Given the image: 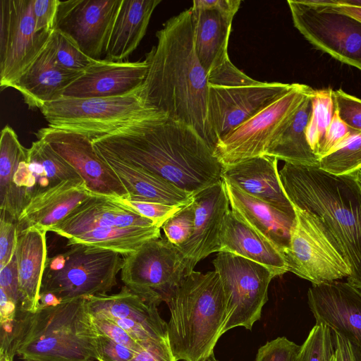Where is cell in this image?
<instances>
[{
  "mask_svg": "<svg viewBox=\"0 0 361 361\" xmlns=\"http://www.w3.org/2000/svg\"><path fill=\"white\" fill-rule=\"evenodd\" d=\"M94 147L194 195L222 179L214 148L192 126L164 116L92 139Z\"/></svg>",
  "mask_w": 361,
  "mask_h": 361,
  "instance_id": "cell-1",
  "label": "cell"
},
{
  "mask_svg": "<svg viewBox=\"0 0 361 361\" xmlns=\"http://www.w3.org/2000/svg\"><path fill=\"white\" fill-rule=\"evenodd\" d=\"M156 37L157 44L145 57V103L169 119L193 127L214 149L207 120L208 73L195 52L191 8L169 18Z\"/></svg>",
  "mask_w": 361,
  "mask_h": 361,
  "instance_id": "cell-2",
  "label": "cell"
},
{
  "mask_svg": "<svg viewBox=\"0 0 361 361\" xmlns=\"http://www.w3.org/2000/svg\"><path fill=\"white\" fill-rule=\"evenodd\" d=\"M358 173L334 174L319 167L285 163L282 187L293 206L317 215L350 267L347 282L361 290V183Z\"/></svg>",
  "mask_w": 361,
  "mask_h": 361,
  "instance_id": "cell-3",
  "label": "cell"
},
{
  "mask_svg": "<svg viewBox=\"0 0 361 361\" xmlns=\"http://www.w3.org/2000/svg\"><path fill=\"white\" fill-rule=\"evenodd\" d=\"M98 334L85 298L39 307L35 312L18 309L11 335L0 342V354L23 360H97Z\"/></svg>",
  "mask_w": 361,
  "mask_h": 361,
  "instance_id": "cell-4",
  "label": "cell"
},
{
  "mask_svg": "<svg viewBox=\"0 0 361 361\" xmlns=\"http://www.w3.org/2000/svg\"><path fill=\"white\" fill-rule=\"evenodd\" d=\"M170 311L167 336L178 360L199 361L214 353L227 321L226 300L219 274L192 271L165 302Z\"/></svg>",
  "mask_w": 361,
  "mask_h": 361,
  "instance_id": "cell-5",
  "label": "cell"
},
{
  "mask_svg": "<svg viewBox=\"0 0 361 361\" xmlns=\"http://www.w3.org/2000/svg\"><path fill=\"white\" fill-rule=\"evenodd\" d=\"M293 84L254 80L238 69L229 56L214 67L207 79V120L214 147L221 138L289 91Z\"/></svg>",
  "mask_w": 361,
  "mask_h": 361,
  "instance_id": "cell-6",
  "label": "cell"
},
{
  "mask_svg": "<svg viewBox=\"0 0 361 361\" xmlns=\"http://www.w3.org/2000/svg\"><path fill=\"white\" fill-rule=\"evenodd\" d=\"M68 247L47 257L40 293H53L62 302L111 291L122 267L121 255L82 244Z\"/></svg>",
  "mask_w": 361,
  "mask_h": 361,
  "instance_id": "cell-7",
  "label": "cell"
},
{
  "mask_svg": "<svg viewBox=\"0 0 361 361\" xmlns=\"http://www.w3.org/2000/svg\"><path fill=\"white\" fill-rule=\"evenodd\" d=\"M40 111L49 126L88 135L94 139L142 119L165 115L148 106L142 86L116 97H61L45 104Z\"/></svg>",
  "mask_w": 361,
  "mask_h": 361,
  "instance_id": "cell-8",
  "label": "cell"
},
{
  "mask_svg": "<svg viewBox=\"0 0 361 361\" xmlns=\"http://www.w3.org/2000/svg\"><path fill=\"white\" fill-rule=\"evenodd\" d=\"M314 91L307 85L293 83L289 91L219 140L214 152L223 166L267 155L272 143Z\"/></svg>",
  "mask_w": 361,
  "mask_h": 361,
  "instance_id": "cell-9",
  "label": "cell"
},
{
  "mask_svg": "<svg viewBox=\"0 0 361 361\" xmlns=\"http://www.w3.org/2000/svg\"><path fill=\"white\" fill-rule=\"evenodd\" d=\"M295 219L289 247L283 252L288 271L312 285L350 275L348 262L334 237L314 214L293 206Z\"/></svg>",
  "mask_w": 361,
  "mask_h": 361,
  "instance_id": "cell-10",
  "label": "cell"
},
{
  "mask_svg": "<svg viewBox=\"0 0 361 361\" xmlns=\"http://www.w3.org/2000/svg\"><path fill=\"white\" fill-rule=\"evenodd\" d=\"M219 274L227 306L223 334L243 326L252 330L268 300V288L275 278L264 266L228 252H217L213 260Z\"/></svg>",
  "mask_w": 361,
  "mask_h": 361,
  "instance_id": "cell-11",
  "label": "cell"
},
{
  "mask_svg": "<svg viewBox=\"0 0 361 361\" xmlns=\"http://www.w3.org/2000/svg\"><path fill=\"white\" fill-rule=\"evenodd\" d=\"M53 32H37L32 0H0V86L14 87Z\"/></svg>",
  "mask_w": 361,
  "mask_h": 361,
  "instance_id": "cell-12",
  "label": "cell"
},
{
  "mask_svg": "<svg viewBox=\"0 0 361 361\" xmlns=\"http://www.w3.org/2000/svg\"><path fill=\"white\" fill-rule=\"evenodd\" d=\"M185 276L177 246L162 236L124 256L121 269L124 286L158 305L166 302Z\"/></svg>",
  "mask_w": 361,
  "mask_h": 361,
  "instance_id": "cell-13",
  "label": "cell"
},
{
  "mask_svg": "<svg viewBox=\"0 0 361 361\" xmlns=\"http://www.w3.org/2000/svg\"><path fill=\"white\" fill-rule=\"evenodd\" d=\"M293 24L314 47L361 71V22L326 7L287 1Z\"/></svg>",
  "mask_w": 361,
  "mask_h": 361,
  "instance_id": "cell-14",
  "label": "cell"
},
{
  "mask_svg": "<svg viewBox=\"0 0 361 361\" xmlns=\"http://www.w3.org/2000/svg\"><path fill=\"white\" fill-rule=\"evenodd\" d=\"M36 137L66 160L92 193L123 199L128 197L120 179L97 152L88 135L48 126L39 129Z\"/></svg>",
  "mask_w": 361,
  "mask_h": 361,
  "instance_id": "cell-15",
  "label": "cell"
},
{
  "mask_svg": "<svg viewBox=\"0 0 361 361\" xmlns=\"http://www.w3.org/2000/svg\"><path fill=\"white\" fill-rule=\"evenodd\" d=\"M122 0H68L60 2L56 29L73 38L93 59L105 54Z\"/></svg>",
  "mask_w": 361,
  "mask_h": 361,
  "instance_id": "cell-16",
  "label": "cell"
},
{
  "mask_svg": "<svg viewBox=\"0 0 361 361\" xmlns=\"http://www.w3.org/2000/svg\"><path fill=\"white\" fill-rule=\"evenodd\" d=\"M192 204L195 213L192 233L186 243L177 246L185 276L194 271L200 260L220 252L222 228L231 209L223 179L195 194Z\"/></svg>",
  "mask_w": 361,
  "mask_h": 361,
  "instance_id": "cell-17",
  "label": "cell"
},
{
  "mask_svg": "<svg viewBox=\"0 0 361 361\" xmlns=\"http://www.w3.org/2000/svg\"><path fill=\"white\" fill-rule=\"evenodd\" d=\"M90 314L104 317L126 331L137 341L168 340L167 323L158 305L146 300L123 286L120 292L85 298Z\"/></svg>",
  "mask_w": 361,
  "mask_h": 361,
  "instance_id": "cell-18",
  "label": "cell"
},
{
  "mask_svg": "<svg viewBox=\"0 0 361 361\" xmlns=\"http://www.w3.org/2000/svg\"><path fill=\"white\" fill-rule=\"evenodd\" d=\"M307 302L316 324H324L361 351V290L338 281L312 285Z\"/></svg>",
  "mask_w": 361,
  "mask_h": 361,
  "instance_id": "cell-19",
  "label": "cell"
},
{
  "mask_svg": "<svg viewBox=\"0 0 361 361\" xmlns=\"http://www.w3.org/2000/svg\"><path fill=\"white\" fill-rule=\"evenodd\" d=\"M148 71L145 59L138 61L95 60L64 90L62 97H109L138 90Z\"/></svg>",
  "mask_w": 361,
  "mask_h": 361,
  "instance_id": "cell-20",
  "label": "cell"
},
{
  "mask_svg": "<svg viewBox=\"0 0 361 361\" xmlns=\"http://www.w3.org/2000/svg\"><path fill=\"white\" fill-rule=\"evenodd\" d=\"M82 180L77 171L45 142L37 140L27 149L14 176L21 211L38 194L63 181Z\"/></svg>",
  "mask_w": 361,
  "mask_h": 361,
  "instance_id": "cell-21",
  "label": "cell"
},
{
  "mask_svg": "<svg viewBox=\"0 0 361 361\" xmlns=\"http://www.w3.org/2000/svg\"><path fill=\"white\" fill-rule=\"evenodd\" d=\"M153 226L152 221L122 203L118 197L93 194L50 231L68 240L97 228Z\"/></svg>",
  "mask_w": 361,
  "mask_h": 361,
  "instance_id": "cell-22",
  "label": "cell"
},
{
  "mask_svg": "<svg viewBox=\"0 0 361 361\" xmlns=\"http://www.w3.org/2000/svg\"><path fill=\"white\" fill-rule=\"evenodd\" d=\"M222 178L247 195L295 217L293 205L281 185L276 158L263 155L225 166Z\"/></svg>",
  "mask_w": 361,
  "mask_h": 361,
  "instance_id": "cell-23",
  "label": "cell"
},
{
  "mask_svg": "<svg viewBox=\"0 0 361 361\" xmlns=\"http://www.w3.org/2000/svg\"><path fill=\"white\" fill-rule=\"evenodd\" d=\"M93 194L83 180L63 181L30 200L19 216L17 231L30 227L50 231Z\"/></svg>",
  "mask_w": 361,
  "mask_h": 361,
  "instance_id": "cell-24",
  "label": "cell"
},
{
  "mask_svg": "<svg viewBox=\"0 0 361 361\" xmlns=\"http://www.w3.org/2000/svg\"><path fill=\"white\" fill-rule=\"evenodd\" d=\"M47 231L30 227L17 231L15 256L17 262L20 305L23 312L39 307L40 290L47 259Z\"/></svg>",
  "mask_w": 361,
  "mask_h": 361,
  "instance_id": "cell-25",
  "label": "cell"
},
{
  "mask_svg": "<svg viewBox=\"0 0 361 361\" xmlns=\"http://www.w3.org/2000/svg\"><path fill=\"white\" fill-rule=\"evenodd\" d=\"M223 180L233 212L269 240L283 255L289 247L295 217L247 195L229 181Z\"/></svg>",
  "mask_w": 361,
  "mask_h": 361,
  "instance_id": "cell-26",
  "label": "cell"
},
{
  "mask_svg": "<svg viewBox=\"0 0 361 361\" xmlns=\"http://www.w3.org/2000/svg\"><path fill=\"white\" fill-rule=\"evenodd\" d=\"M82 73L61 68L55 60L51 39L39 56L14 86L30 109L61 98L65 89Z\"/></svg>",
  "mask_w": 361,
  "mask_h": 361,
  "instance_id": "cell-27",
  "label": "cell"
},
{
  "mask_svg": "<svg viewBox=\"0 0 361 361\" xmlns=\"http://www.w3.org/2000/svg\"><path fill=\"white\" fill-rule=\"evenodd\" d=\"M220 252H228L259 263L273 275L288 271L283 253L266 237L247 224L230 209L225 217Z\"/></svg>",
  "mask_w": 361,
  "mask_h": 361,
  "instance_id": "cell-28",
  "label": "cell"
},
{
  "mask_svg": "<svg viewBox=\"0 0 361 361\" xmlns=\"http://www.w3.org/2000/svg\"><path fill=\"white\" fill-rule=\"evenodd\" d=\"M96 151L112 169L128 191L127 200L176 207H184L192 202L194 194L183 190L160 177L111 154Z\"/></svg>",
  "mask_w": 361,
  "mask_h": 361,
  "instance_id": "cell-29",
  "label": "cell"
},
{
  "mask_svg": "<svg viewBox=\"0 0 361 361\" xmlns=\"http://www.w3.org/2000/svg\"><path fill=\"white\" fill-rule=\"evenodd\" d=\"M161 0H122L106 49V59L123 61L138 47Z\"/></svg>",
  "mask_w": 361,
  "mask_h": 361,
  "instance_id": "cell-30",
  "label": "cell"
},
{
  "mask_svg": "<svg viewBox=\"0 0 361 361\" xmlns=\"http://www.w3.org/2000/svg\"><path fill=\"white\" fill-rule=\"evenodd\" d=\"M194 23V44L197 56L209 73L228 56V47L232 19L214 10L190 7Z\"/></svg>",
  "mask_w": 361,
  "mask_h": 361,
  "instance_id": "cell-31",
  "label": "cell"
},
{
  "mask_svg": "<svg viewBox=\"0 0 361 361\" xmlns=\"http://www.w3.org/2000/svg\"><path fill=\"white\" fill-rule=\"evenodd\" d=\"M312 96L304 102L289 126L272 143L267 156L285 163L319 164V159L312 152L306 137V128L312 111Z\"/></svg>",
  "mask_w": 361,
  "mask_h": 361,
  "instance_id": "cell-32",
  "label": "cell"
},
{
  "mask_svg": "<svg viewBox=\"0 0 361 361\" xmlns=\"http://www.w3.org/2000/svg\"><path fill=\"white\" fill-rule=\"evenodd\" d=\"M160 229L157 226L97 228L72 237L68 240L67 245L82 244L126 256L135 252L146 242L161 237Z\"/></svg>",
  "mask_w": 361,
  "mask_h": 361,
  "instance_id": "cell-33",
  "label": "cell"
},
{
  "mask_svg": "<svg viewBox=\"0 0 361 361\" xmlns=\"http://www.w3.org/2000/svg\"><path fill=\"white\" fill-rule=\"evenodd\" d=\"M27 157V149L18 140L14 130L6 126L0 137V208L17 222L21 213L14 185V176L21 161Z\"/></svg>",
  "mask_w": 361,
  "mask_h": 361,
  "instance_id": "cell-34",
  "label": "cell"
},
{
  "mask_svg": "<svg viewBox=\"0 0 361 361\" xmlns=\"http://www.w3.org/2000/svg\"><path fill=\"white\" fill-rule=\"evenodd\" d=\"M333 91L330 88L315 90L312 98V111L306 128V137L312 152L319 159L335 111Z\"/></svg>",
  "mask_w": 361,
  "mask_h": 361,
  "instance_id": "cell-35",
  "label": "cell"
},
{
  "mask_svg": "<svg viewBox=\"0 0 361 361\" xmlns=\"http://www.w3.org/2000/svg\"><path fill=\"white\" fill-rule=\"evenodd\" d=\"M319 167L334 174L358 173L361 170V132L319 160Z\"/></svg>",
  "mask_w": 361,
  "mask_h": 361,
  "instance_id": "cell-36",
  "label": "cell"
},
{
  "mask_svg": "<svg viewBox=\"0 0 361 361\" xmlns=\"http://www.w3.org/2000/svg\"><path fill=\"white\" fill-rule=\"evenodd\" d=\"M51 42L56 63L65 70L82 73L96 60L85 54L73 38L58 29L53 32Z\"/></svg>",
  "mask_w": 361,
  "mask_h": 361,
  "instance_id": "cell-37",
  "label": "cell"
},
{
  "mask_svg": "<svg viewBox=\"0 0 361 361\" xmlns=\"http://www.w3.org/2000/svg\"><path fill=\"white\" fill-rule=\"evenodd\" d=\"M195 216V208L192 202L163 224L161 228L166 239L178 247L186 243L193 231Z\"/></svg>",
  "mask_w": 361,
  "mask_h": 361,
  "instance_id": "cell-38",
  "label": "cell"
},
{
  "mask_svg": "<svg viewBox=\"0 0 361 361\" xmlns=\"http://www.w3.org/2000/svg\"><path fill=\"white\" fill-rule=\"evenodd\" d=\"M300 348L286 337H278L258 349L255 361H294Z\"/></svg>",
  "mask_w": 361,
  "mask_h": 361,
  "instance_id": "cell-39",
  "label": "cell"
},
{
  "mask_svg": "<svg viewBox=\"0 0 361 361\" xmlns=\"http://www.w3.org/2000/svg\"><path fill=\"white\" fill-rule=\"evenodd\" d=\"M335 108L350 128L361 132V99L339 89L333 91Z\"/></svg>",
  "mask_w": 361,
  "mask_h": 361,
  "instance_id": "cell-40",
  "label": "cell"
},
{
  "mask_svg": "<svg viewBox=\"0 0 361 361\" xmlns=\"http://www.w3.org/2000/svg\"><path fill=\"white\" fill-rule=\"evenodd\" d=\"M118 199L122 203L134 209L139 214L152 221L155 226L161 228L169 218L183 207L151 202L130 200L123 198Z\"/></svg>",
  "mask_w": 361,
  "mask_h": 361,
  "instance_id": "cell-41",
  "label": "cell"
},
{
  "mask_svg": "<svg viewBox=\"0 0 361 361\" xmlns=\"http://www.w3.org/2000/svg\"><path fill=\"white\" fill-rule=\"evenodd\" d=\"M357 133L359 132L353 130L342 121L335 108L331 122L319 153V160L339 148Z\"/></svg>",
  "mask_w": 361,
  "mask_h": 361,
  "instance_id": "cell-42",
  "label": "cell"
},
{
  "mask_svg": "<svg viewBox=\"0 0 361 361\" xmlns=\"http://www.w3.org/2000/svg\"><path fill=\"white\" fill-rule=\"evenodd\" d=\"M59 0H32V13L37 32H53L56 26Z\"/></svg>",
  "mask_w": 361,
  "mask_h": 361,
  "instance_id": "cell-43",
  "label": "cell"
},
{
  "mask_svg": "<svg viewBox=\"0 0 361 361\" xmlns=\"http://www.w3.org/2000/svg\"><path fill=\"white\" fill-rule=\"evenodd\" d=\"M128 361H177L168 340L148 339L141 341L138 350Z\"/></svg>",
  "mask_w": 361,
  "mask_h": 361,
  "instance_id": "cell-44",
  "label": "cell"
},
{
  "mask_svg": "<svg viewBox=\"0 0 361 361\" xmlns=\"http://www.w3.org/2000/svg\"><path fill=\"white\" fill-rule=\"evenodd\" d=\"M17 222L3 211L0 216V269L6 266L15 254Z\"/></svg>",
  "mask_w": 361,
  "mask_h": 361,
  "instance_id": "cell-45",
  "label": "cell"
},
{
  "mask_svg": "<svg viewBox=\"0 0 361 361\" xmlns=\"http://www.w3.org/2000/svg\"><path fill=\"white\" fill-rule=\"evenodd\" d=\"M91 315L92 321L99 332L116 343L132 350H138L141 341L135 340L126 331L110 319L99 315Z\"/></svg>",
  "mask_w": 361,
  "mask_h": 361,
  "instance_id": "cell-46",
  "label": "cell"
},
{
  "mask_svg": "<svg viewBox=\"0 0 361 361\" xmlns=\"http://www.w3.org/2000/svg\"><path fill=\"white\" fill-rule=\"evenodd\" d=\"M98 361H128L137 350L119 344L99 332L97 337Z\"/></svg>",
  "mask_w": 361,
  "mask_h": 361,
  "instance_id": "cell-47",
  "label": "cell"
},
{
  "mask_svg": "<svg viewBox=\"0 0 361 361\" xmlns=\"http://www.w3.org/2000/svg\"><path fill=\"white\" fill-rule=\"evenodd\" d=\"M0 290H3L8 299L19 307L18 275L15 254L11 261L0 269Z\"/></svg>",
  "mask_w": 361,
  "mask_h": 361,
  "instance_id": "cell-48",
  "label": "cell"
},
{
  "mask_svg": "<svg viewBox=\"0 0 361 361\" xmlns=\"http://www.w3.org/2000/svg\"><path fill=\"white\" fill-rule=\"evenodd\" d=\"M240 4V0H195L191 7L195 9L214 10L233 20Z\"/></svg>",
  "mask_w": 361,
  "mask_h": 361,
  "instance_id": "cell-49",
  "label": "cell"
},
{
  "mask_svg": "<svg viewBox=\"0 0 361 361\" xmlns=\"http://www.w3.org/2000/svg\"><path fill=\"white\" fill-rule=\"evenodd\" d=\"M336 361H361V351L347 338L333 332Z\"/></svg>",
  "mask_w": 361,
  "mask_h": 361,
  "instance_id": "cell-50",
  "label": "cell"
},
{
  "mask_svg": "<svg viewBox=\"0 0 361 361\" xmlns=\"http://www.w3.org/2000/svg\"><path fill=\"white\" fill-rule=\"evenodd\" d=\"M0 324L15 320L18 306L0 290Z\"/></svg>",
  "mask_w": 361,
  "mask_h": 361,
  "instance_id": "cell-51",
  "label": "cell"
},
{
  "mask_svg": "<svg viewBox=\"0 0 361 361\" xmlns=\"http://www.w3.org/2000/svg\"><path fill=\"white\" fill-rule=\"evenodd\" d=\"M338 13L345 14L361 22V8L350 6H332L326 7Z\"/></svg>",
  "mask_w": 361,
  "mask_h": 361,
  "instance_id": "cell-52",
  "label": "cell"
},
{
  "mask_svg": "<svg viewBox=\"0 0 361 361\" xmlns=\"http://www.w3.org/2000/svg\"><path fill=\"white\" fill-rule=\"evenodd\" d=\"M60 303H61V300L53 293H40L39 307H54Z\"/></svg>",
  "mask_w": 361,
  "mask_h": 361,
  "instance_id": "cell-53",
  "label": "cell"
},
{
  "mask_svg": "<svg viewBox=\"0 0 361 361\" xmlns=\"http://www.w3.org/2000/svg\"><path fill=\"white\" fill-rule=\"evenodd\" d=\"M0 361H13V359L6 354H0Z\"/></svg>",
  "mask_w": 361,
  "mask_h": 361,
  "instance_id": "cell-54",
  "label": "cell"
},
{
  "mask_svg": "<svg viewBox=\"0 0 361 361\" xmlns=\"http://www.w3.org/2000/svg\"><path fill=\"white\" fill-rule=\"evenodd\" d=\"M199 361H218V360L215 358L214 353H212L210 355H209Z\"/></svg>",
  "mask_w": 361,
  "mask_h": 361,
  "instance_id": "cell-55",
  "label": "cell"
},
{
  "mask_svg": "<svg viewBox=\"0 0 361 361\" xmlns=\"http://www.w3.org/2000/svg\"><path fill=\"white\" fill-rule=\"evenodd\" d=\"M357 176H358V180L361 183V170L358 172Z\"/></svg>",
  "mask_w": 361,
  "mask_h": 361,
  "instance_id": "cell-56",
  "label": "cell"
},
{
  "mask_svg": "<svg viewBox=\"0 0 361 361\" xmlns=\"http://www.w3.org/2000/svg\"><path fill=\"white\" fill-rule=\"evenodd\" d=\"M23 361H39V360H25ZM82 361H92V359H88V360H82Z\"/></svg>",
  "mask_w": 361,
  "mask_h": 361,
  "instance_id": "cell-57",
  "label": "cell"
},
{
  "mask_svg": "<svg viewBox=\"0 0 361 361\" xmlns=\"http://www.w3.org/2000/svg\"><path fill=\"white\" fill-rule=\"evenodd\" d=\"M331 361H336L335 354L333 355Z\"/></svg>",
  "mask_w": 361,
  "mask_h": 361,
  "instance_id": "cell-58",
  "label": "cell"
},
{
  "mask_svg": "<svg viewBox=\"0 0 361 361\" xmlns=\"http://www.w3.org/2000/svg\"><path fill=\"white\" fill-rule=\"evenodd\" d=\"M294 361H300V360H299V358H298V355H297V357H296V358L295 359V360H294Z\"/></svg>",
  "mask_w": 361,
  "mask_h": 361,
  "instance_id": "cell-59",
  "label": "cell"
}]
</instances>
